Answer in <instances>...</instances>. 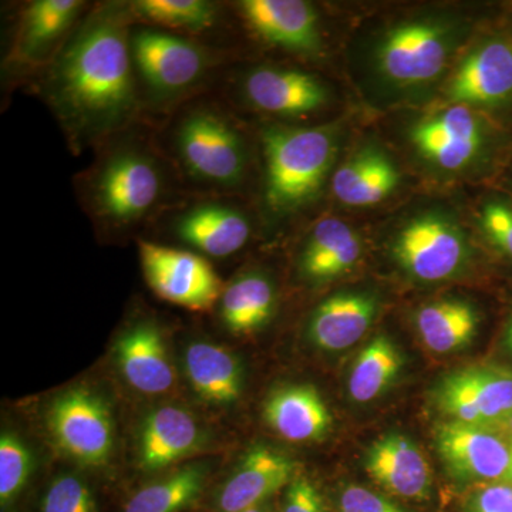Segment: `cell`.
I'll use <instances>...</instances> for the list:
<instances>
[{
	"label": "cell",
	"mask_w": 512,
	"mask_h": 512,
	"mask_svg": "<svg viewBox=\"0 0 512 512\" xmlns=\"http://www.w3.org/2000/svg\"><path fill=\"white\" fill-rule=\"evenodd\" d=\"M126 13L104 8L70 36L46 79V93L74 143L89 144L127 124L137 110Z\"/></svg>",
	"instance_id": "1"
},
{
	"label": "cell",
	"mask_w": 512,
	"mask_h": 512,
	"mask_svg": "<svg viewBox=\"0 0 512 512\" xmlns=\"http://www.w3.org/2000/svg\"><path fill=\"white\" fill-rule=\"evenodd\" d=\"M265 201L275 214H288L311 202L325 183L336 140L326 127H269L262 133Z\"/></svg>",
	"instance_id": "2"
},
{
	"label": "cell",
	"mask_w": 512,
	"mask_h": 512,
	"mask_svg": "<svg viewBox=\"0 0 512 512\" xmlns=\"http://www.w3.org/2000/svg\"><path fill=\"white\" fill-rule=\"evenodd\" d=\"M163 188L154 158L137 148H123L111 154L94 177V211L111 224L130 225L156 207Z\"/></svg>",
	"instance_id": "3"
},
{
	"label": "cell",
	"mask_w": 512,
	"mask_h": 512,
	"mask_svg": "<svg viewBox=\"0 0 512 512\" xmlns=\"http://www.w3.org/2000/svg\"><path fill=\"white\" fill-rule=\"evenodd\" d=\"M177 148L188 173L204 183L232 187L244 178V141L222 114L191 111L178 126Z\"/></svg>",
	"instance_id": "4"
},
{
	"label": "cell",
	"mask_w": 512,
	"mask_h": 512,
	"mask_svg": "<svg viewBox=\"0 0 512 512\" xmlns=\"http://www.w3.org/2000/svg\"><path fill=\"white\" fill-rule=\"evenodd\" d=\"M47 424L57 446L67 456L87 467H103L113 453V420L106 402L86 389L77 387L57 397Z\"/></svg>",
	"instance_id": "5"
},
{
	"label": "cell",
	"mask_w": 512,
	"mask_h": 512,
	"mask_svg": "<svg viewBox=\"0 0 512 512\" xmlns=\"http://www.w3.org/2000/svg\"><path fill=\"white\" fill-rule=\"evenodd\" d=\"M412 140L421 157L444 171H461L491 158L501 140L470 107L457 106L421 121Z\"/></svg>",
	"instance_id": "6"
},
{
	"label": "cell",
	"mask_w": 512,
	"mask_h": 512,
	"mask_svg": "<svg viewBox=\"0 0 512 512\" xmlns=\"http://www.w3.org/2000/svg\"><path fill=\"white\" fill-rule=\"evenodd\" d=\"M138 249L148 285L164 301L190 311H207L220 301L224 288L207 259L154 242L141 241Z\"/></svg>",
	"instance_id": "7"
},
{
	"label": "cell",
	"mask_w": 512,
	"mask_h": 512,
	"mask_svg": "<svg viewBox=\"0 0 512 512\" xmlns=\"http://www.w3.org/2000/svg\"><path fill=\"white\" fill-rule=\"evenodd\" d=\"M393 256L400 268L417 281L441 282L453 278L467 264L470 245L453 222L424 215L399 232Z\"/></svg>",
	"instance_id": "8"
},
{
	"label": "cell",
	"mask_w": 512,
	"mask_h": 512,
	"mask_svg": "<svg viewBox=\"0 0 512 512\" xmlns=\"http://www.w3.org/2000/svg\"><path fill=\"white\" fill-rule=\"evenodd\" d=\"M434 400L451 421L485 427L512 414V372L478 365L456 370L441 380Z\"/></svg>",
	"instance_id": "9"
},
{
	"label": "cell",
	"mask_w": 512,
	"mask_h": 512,
	"mask_svg": "<svg viewBox=\"0 0 512 512\" xmlns=\"http://www.w3.org/2000/svg\"><path fill=\"white\" fill-rule=\"evenodd\" d=\"M131 55L138 72L157 96H174L200 82L208 56L200 46L183 37L138 30L131 37Z\"/></svg>",
	"instance_id": "10"
},
{
	"label": "cell",
	"mask_w": 512,
	"mask_h": 512,
	"mask_svg": "<svg viewBox=\"0 0 512 512\" xmlns=\"http://www.w3.org/2000/svg\"><path fill=\"white\" fill-rule=\"evenodd\" d=\"M453 103L505 113L512 111V37H485L466 57L448 87Z\"/></svg>",
	"instance_id": "11"
},
{
	"label": "cell",
	"mask_w": 512,
	"mask_h": 512,
	"mask_svg": "<svg viewBox=\"0 0 512 512\" xmlns=\"http://www.w3.org/2000/svg\"><path fill=\"white\" fill-rule=\"evenodd\" d=\"M450 40L443 26L413 22L393 29L380 46V72L399 84H419L436 79L446 66Z\"/></svg>",
	"instance_id": "12"
},
{
	"label": "cell",
	"mask_w": 512,
	"mask_h": 512,
	"mask_svg": "<svg viewBox=\"0 0 512 512\" xmlns=\"http://www.w3.org/2000/svg\"><path fill=\"white\" fill-rule=\"evenodd\" d=\"M434 444L451 477L495 481L507 476L510 446L485 427L446 421L434 430Z\"/></svg>",
	"instance_id": "13"
},
{
	"label": "cell",
	"mask_w": 512,
	"mask_h": 512,
	"mask_svg": "<svg viewBox=\"0 0 512 512\" xmlns=\"http://www.w3.org/2000/svg\"><path fill=\"white\" fill-rule=\"evenodd\" d=\"M295 463L274 448L256 446L212 495L210 512H241L268 503L295 478Z\"/></svg>",
	"instance_id": "14"
},
{
	"label": "cell",
	"mask_w": 512,
	"mask_h": 512,
	"mask_svg": "<svg viewBox=\"0 0 512 512\" xmlns=\"http://www.w3.org/2000/svg\"><path fill=\"white\" fill-rule=\"evenodd\" d=\"M366 473L387 493L406 500L429 498L433 474L421 448L409 437L390 433L367 450Z\"/></svg>",
	"instance_id": "15"
},
{
	"label": "cell",
	"mask_w": 512,
	"mask_h": 512,
	"mask_svg": "<svg viewBox=\"0 0 512 512\" xmlns=\"http://www.w3.org/2000/svg\"><path fill=\"white\" fill-rule=\"evenodd\" d=\"M251 28L266 42L302 55H318L319 16L303 0H244L239 3Z\"/></svg>",
	"instance_id": "16"
},
{
	"label": "cell",
	"mask_w": 512,
	"mask_h": 512,
	"mask_svg": "<svg viewBox=\"0 0 512 512\" xmlns=\"http://www.w3.org/2000/svg\"><path fill=\"white\" fill-rule=\"evenodd\" d=\"M200 424L181 407L164 406L147 414L138 437V464L158 473L183 460L204 444Z\"/></svg>",
	"instance_id": "17"
},
{
	"label": "cell",
	"mask_w": 512,
	"mask_h": 512,
	"mask_svg": "<svg viewBox=\"0 0 512 512\" xmlns=\"http://www.w3.org/2000/svg\"><path fill=\"white\" fill-rule=\"evenodd\" d=\"M244 94L255 109L278 116H305L328 101L325 86L312 74L278 67L252 70Z\"/></svg>",
	"instance_id": "18"
},
{
	"label": "cell",
	"mask_w": 512,
	"mask_h": 512,
	"mask_svg": "<svg viewBox=\"0 0 512 512\" xmlns=\"http://www.w3.org/2000/svg\"><path fill=\"white\" fill-rule=\"evenodd\" d=\"M121 375L137 392L163 394L175 383L163 333L154 323H138L124 332L116 345Z\"/></svg>",
	"instance_id": "19"
},
{
	"label": "cell",
	"mask_w": 512,
	"mask_h": 512,
	"mask_svg": "<svg viewBox=\"0 0 512 512\" xmlns=\"http://www.w3.org/2000/svg\"><path fill=\"white\" fill-rule=\"evenodd\" d=\"M377 312L367 293H339L320 303L309 322V338L326 352L350 348L366 335Z\"/></svg>",
	"instance_id": "20"
},
{
	"label": "cell",
	"mask_w": 512,
	"mask_h": 512,
	"mask_svg": "<svg viewBox=\"0 0 512 512\" xmlns=\"http://www.w3.org/2000/svg\"><path fill=\"white\" fill-rule=\"evenodd\" d=\"M266 423L292 443H308L326 436L332 424L328 406L318 390L298 384L276 390L266 400Z\"/></svg>",
	"instance_id": "21"
},
{
	"label": "cell",
	"mask_w": 512,
	"mask_h": 512,
	"mask_svg": "<svg viewBox=\"0 0 512 512\" xmlns=\"http://www.w3.org/2000/svg\"><path fill=\"white\" fill-rule=\"evenodd\" d=\"M178 237L215 258H225L247 245L251 225L241 211L222 204H202L181 215Z\"/></svg>",
	"instance_id": "22"
},
{
	"label": "cell",
	"mask_w": 512,
	"mask_h": 512,
	"mask_svg": "<svg viewBox=\"0 0 512 512\" xmlns=\"http://www.w3.org/2000/svg\"><path fill=\"white\" fill-rule=\"evenodd\" d=\"M362 256V241L346 222L323 218L312 229L301 255V272L312 282H326L352 271Z\"/></svg>",
	"instance_id": "23"
},
{
	"label": "cell",
	"mask_w": 512,
	"mask_h": 512,
	"mask_svg": "<svg viewBox=\"0 0 512 512\" xmlns=\"http://www.w3.org/2000/svg\"><path fill=\"white\" fill-rule=\"evenodd\" d=\"M191 386L205 402H237L244 386L241 362L229 350L208 342H192L184 355Z\"/></svg>",
	"instance_id": "24"
},
{
	"label": "cell",
	"mask_w": 512,
	"mask_h": 512,
	"mask_svg": "<svg viewBox=\"0 0 512 512\" xmlns=\"http://www.w3.org/2000/svg\"><path fill=\"white\" fill-rule=\"evenodd\" d=\"M399 178L396 165L386 154L367 148L336 171L332 178V191L342 204L370 207L392 194Z\"/></svg>",
	"instance_id": "25"
},
{
	"label": "cell",
	"mask_w": 512,
	"mask_h": 512,
	"mask_svg": "<svg viewBox=\"0 0 512 512\" xmlns=\"http://www.w3.org/2000/svg\"><path fill=\"white\" fill-rule=\"evenodd\" d=\"M207 483V467L195 464L177 468L133 491L119 512H190L200 504Z\"/></svg>",
	"instance_id": "26"
},
{
	"label": "cell",
	"mask_w": 512,
	"mask_h": 512,
	"mask_svg": "<svg viewBox=\"0 0 512 512\" xmlns=\"http://www.w3.org/2000/svg\"><path fill=\"white\" fill-rule=\"evenodd\" d=\"M416 326L426 348L446 355L473 342L480 326V315L471 303L461 299H441L417 312Z\"/></svg>",
	"instance_id": "27"
},
{
	"label": "cell",
	"mask_w": 512,
	"mask_h": 512,
	"mask_svg": "<svg viewBox=\"0 0 512 512\" xmlns=\"http://www.w3.org/2000/svg\"><path fill=\"white\" fill-rule=\"evenodd\" d=\"M222 322L232 333L249 335L269 322L276 292L268 276L248 272L225 286L220 299Z\"/></svg>",
	"instance_id": "28"
},
{
	"label": "cell",
	"mask_w": 512,
	"mask_h": 512,
	"mask_svg": "<svg viewBox=\"0 0 512 512\" xmlns=\"http://www.w3.org/2000/svg\"><path fill=\"white\" fill-rule=\"evenodd\" d=\"M83 6L79 0H36L30 3L20 25V59L36 62L45 57L79 18Z\"/></svg>",
	"instance_id": "29"
},
{
	"label": "cell",
	"mask_w": 512,
	"mask_h": 512,
	"mask_svg": "<svg viewBox=\"0 0 512 512\" xmlns=\"http://www.w3.org/2000/svg\"><path fill=\"white\" fill-rule=\"evenodd\" d=\"M403 356L392 339L376 336L356 357L350 370L349 394L356 403L382 396L402 372Z\"/></svg>",
	"instance_id": "30"
},
{
	"label": "cell",
	"mask_w": 512,
	"mask_h": 512,
	"mask_svg": "<svg viewBox=\"0 0 512 512\" xmlns=\"http://www.w3.org/2000/svg\"><path fill=\"white\" fill-rule=\"evenodd\" d=\"M131 9L154 25L187 32L207 30L217 19V6L207 0H138Z\"/></svg>",
	"instance_id": "31"
},
{
	"label": "cell",
	"mask_w": 512,
	"mask_h": 512,
	"mask_svg": "<svg viewBox=\"0 0 512 512\" xmlns=\"http://www.w3.org/2000/svg\"><path fill=\"white\" fill-rule=\"evenodd\" d=\"M33 476V457L25 441L5 431L0 437V510L19 512Z\"/></svg>",
	"instance_id": "32"
},
{
	"label": "cell",
	"mask_w": 512,
	"mask_h": 512,
	"mask_svg": "<svg viewBox=\"0 0 512 512\" xmlns=\"http://www.w3.org/2000/svg\"><path fill=\"white\" fill-rule=\"evenodd\" d=\"M35 512H101L92 485L76 474H60L46 485Z\"/></svg>",
	"instance_id": "33"
},
{
	"label": "cell",
	"mask_w": 512,
	"mask_h": 512,
	"mask_svg": "<svg viewBox=\"0 0 512 512\" xmlns=\"http://www.w3.org/2000/svg\"><path fill=\"white\" fill-rule=\"evenodd\" d=\"M477 220L485 239L512 264V198L508 195L485 198Z\"/></svg>",
	"instance_id": "34"
},
{
	"label": "cell",
	"mask_w": 512,
	"mask_h": 512,
	"mask_svg": "<svg viewBox=\"0 0 512 512\" xmlns=\"http://www.w3.org/2000/svg\"><path fill=\"white\" fill-rule=\"evenodd\" d=\"M281 512H328L322 495L309 478L296 476L286 487Z\"/></svg>",
	"instance_id": "35"
},
{
	"label": "cell",
	"mask_w": 512,
	"mask_h": 512,
	"mask_svg": "<svg viewBox=\"0 0 512 512\" xmlns=\"http://www.w3.org/2000/svg\"><path fill=\"white\" fill-rule=\"evenodd\" d=\"M340 512H406L399 505L359 485H349L340 494Z\"/></svg>",
	"instance_id": "36"
},
{
	"label": "cell",
	"mask_w": 512,
	"mask_h": 512,
	"mask_svg": "<svg viewBox=\"0 0 512 512\" xmlns=\"http://www.w3.org/2000/svg\"><path fill=\"white\" fill-rule=\"evenodd\" d=\"M467 512H512V487L495 484L471 495Z\"/></svg>",
	"instance_id": "37"
},
{
	"label": "cell",
	"mask_w": 512,
	"mask_h": 512,
	"mask_svg": "<svg viewBox=\"0 0 512 512\" xmlns=\"http://www.w3.org/2000/svg\"><path fill=\"white\" fill-rule=\"evenodd\" d=\"M503 342L505 349L512 355V306L510 313H508L507 323H505Z\"/></svg>",
	"instance_id": "38"
},
{
	"label": "cell",
	"mask_w": 512,
	"mask_h": 512,
	"mask_svg": "<svg viewBox=\"0 0 512 512\" xmlns=\"http://www.w3.org/2000/svg\"><path fill=\"white\" fill-rule=\"evenodd\" d=\"M241 512H274L269 507L268 503L264 505H259V507L249 508V510L241 511Z\"/></svg>",
	"instance_id": "39"
},
{
	"label": "cell",
	"mask_w": 512,
	"mask_h": 512,
	"mask_svg": "<svg viewBox=\"0 0 512 512\" xmlns=\"http://www.w3.org/2000/svg\"><path fill=\"white\" fill-rule=\"evenodd\" d=\"M505 480L511 481L512 483V441L510 444V467H508L507 476H505Z\"/></svg>",
	"instance_id": "40"
},
{
	"label": "cell",
	"mask_w": 512,
	"mask_h": 512,
	"mask_svg": "<svg viewBox=\"0 0 512 512\" xmlns=\"http://www.w3.org/2000/svg\"><path fill=\"white\" fill-rule=\"evenodd\" d=\"M505 421H507L508 429H510V430H511V433H512V414H511V416H510V417H508V419H507V420H505Z\"/></svg>",
	"instance_id": "41"
},
{
	"label": "cell",
	"mask_w": 512,
	"mask_h": 512,
	"mask_svg": "<svg viewBox=\"0 0 512 512\" xmlns=\"http://www.w3.org/2000/svg\"><path fill=\"white\" fill-rule=\"evenodd\" d=\"M511 36V35H510Z\"/></svg>",
	"instance_id": "42"
}]
</instances>
